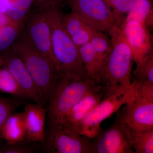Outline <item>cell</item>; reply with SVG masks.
Returning <instances> with one entry per match:
<instances>
[{"label":"cell","instance_id":"32","mask_svg":"<svg viewBox=\"0 0 153 153\" xmlns=\"http://www.w3.org/2000/svg\"><path fill=\"white\" fill-rule=\"evenodd\" d=\"M11 24L7 15L0 12V28Z\"/></svg>","mask_w":153,"mask_h":153},{"label":"cell","instance_id":"28","mask_svg":"<svg viewBox=\"0 0 153 153\" xmlns=\"http://www.w3.org/2000/svg\"><path fill=\"white\" fill-rule=\"evenodd\" d=\"M96 30L91 26H88L71 36V39L76 47L79 48L90 43Z\"/></svg>","mask_w":153,"mask_h":153},{"label":"cell","instance_id":"12","mask_svg":"<svg viewBox=\"0 0 153 153\" xmlns=\"http://www.w3.org/2000/svg\"><path fill=\"white\" fill-rule=\"evenodd\" d=\"M3 52L1 57L3 64L13 76L25 97L42 105L37 88L22 60L10 47Z\"/></svg>","mask_w":153,"mask_h":153},{"label":"cell","instance_id":"34","mask_svg":"<svg viewBox=\"0 0 153 153\" xmlns=\"http://www.w3.org/2000/svg\"></svg>","mask_w":153,"mask_h":153},{"label":"cell","instance_id":"30","mask_svg":"<svg viewBox=\"0 0 153 153\" xmlns=\"http://www.w3.org/2000/svg\"><path fill=\"white\" fill-rule=\"evenodd\" d=\"M41 2L44 3L46 4L51 7H57L60 8L63 7L64 4V0H40Z\"/></svg>","mask_w":153,"mask_h":153},{"label":"cell","instance_id":"6","mask_svg":"<svg viewBox=\"0 0 153 153\" xmlns=\"http://www.w3.org/2000/svg\"><path fill=\"white\" fill-rule=\"evenodd\" d=\"M23 23L24 28L22 35L38 51L46 56L60 72L52 52L51 33L45 4L36 1Z\"/></svg>","mask_w":153,"mask_h":153},{"label":"cell","instance_id":"26","mask_svg":"<svg viewBox=\"0 0 153 153\" xmlns=\"http://www.w3.org/2000/svg\"><path fill=\"white\" fill-rule=\"evenodd\" d=\"M133 95L153 102V83L141 82L132 79Z\"/></svg>","mask_w":153,"mask_h":153},{"label":"cell","instance_id":"22","mask_svg":"<svg viewBox=\"0 0 153 153\" xmlns=\"http://www.w3.org/2000/svg\"><path fill=\"white\" fill-rule=\"evenodd\" d=\"M132 79L141 82L153 83V55L143 60L132 71Z\"/></svg>","mask_w":153,"mask_h":153},{"label":"cell","instance_id":"27","mask_svg":"<svg viewBox=\"0 0 153 153\" xmlns=\"http://www.w3.org/2000/svg\"><path fill=\"white\" fill-rule=\"evenodd\" d=\"M16 100L0 96V134L4 124L19 104Z\"/></svg>","mask_w":153,"mask_h":153},{"label":"cell","instance_id":"1","mask_svg":"<svg viewBox=\"0 0 153 153\" xmlns=\"http://www.w3.org/2000/svg\"><path fill=\"white\" fill-rule=\"evenodd\" d=\"M112 49L96 83L104 94L125 88L132 87V68L134 63L131 49L121 28L115 24L107 32Z\"/></svg>","mask_w":153,"mask_h":153},{"label":"cell","instance_id":"23","mask_svg":"<svg viewBox=\"0 0 153 153\" xmlns=\"http://www.w3.org/2000/svg\"><path fill=\"white\" fill-rule=\"evenodd\" d=\"M0 91L26 98L13 76L6 68L0 69Z\"/></svg>","mask_w":153,"mask_h":153},{"label":"cell","instance_id":"8","mask_svg":"<svg viewBox=\"0 0 153 153\" xmlns=\"http://www.w3.org/2000/svg\"><path fill=\"white\" fill-rule=\"evenodd\" d=\"M44 152L92 153V138L68 133L59 125H47Z\"/></svg>","mask_w":153,"mask_h":153},{"label":"cell","instance_id":"15","mask_svg":"<svg viewBox=\"0 0 153 153\" xmlns=\"http://www.w3.org/2000/svg\"><path fill=\"white\" fill-rule=\"evenodd\" d=\"M26 130L23 113L12 114L4 124L0 134L6 143L14 144L25 141Z\"/></svg>","mask_w":153,"mask_h":153},{"label":"cell","instance_id":"14","mask_svg":"<svg viewBox=\"0 0 153 153\" xmlns=\"http://www.w3.org/2000/svg\"><path fill=\"white\" fill-rule=\"evenodd\" d=\"M27 143H43L46 136L45 123L47 108L42 105L28 104L22 112Z\"/></svg>","mask_w":153,"mask_h":153},{"label":"cell","instance_id":"20","mask_svg":"<svg viewBox=\"0 0 153 153\" xmlns=\"http://www.w3.org/2000/svg\"><path fill=\"white\" fill-rule=\"evenodd\" d=\"M78 48L88 77L96 82L99 73L98 67L95 52L91 44L89 43Z\"/></svg>","mask_w":153,"mask_h":153},{"label":"cell","instance_id":"33","mask_svg":"<svg viewBox=\"0 0 153 153\" xmlns=\"http://www.w3.org/2000/svg\"><path fill=\"white\" fill-rule=\"evenodd\" d=\"M2 64H3L2 59L1 57H0V66H1Z\"/></svg>","mask_w":153,"mask_h":153},{"label":"cell","instance_id":"9","mask_svg":"<svg viewBox=\"0 0 153 153\" xmlns=\"http://www.w3.org/2000/svg\"><path fill=\"white\" fill-rule=\"evenodd\" d=\"M92 153H135L125 126L117 117L92 138Z\"/></svg>","mask_w":153,"mask_h":153},{"label":"cell","instance_id":"17","mask_svg":"<svg viewBox=\"0 0 153 153\" xmlns=\"http://www.w3.org/2000/svg\"><path fill=\"white\" fill-rule=\"evenodd\" d=\"M90 43L96 56L99 74L104 66L111 52L112 43L109 37L107 36L103 32L97 30L94 34Z\"/></svg>","mask_w":153,"mask_h":153},{"label":"cell","instance_id":"2","mask_svg":"<svg viewBox=\"0 0 153 153\" xmlns=\"http://www.w3.org/2000/svg\"><path fill=\"white\" fill-rule=\"evenodd\" d=\"M45 7L51 33L52 52L61 75L67 74L80 79L88 78L80 58L79 48L63 26V14L60 8L46 4Z\"/></svg>","mask_w":153,"mask_h":153},{"label":"cell","instance_id":"4","mask_svg":"<svg viewBox=\"0 0 153 153\" xmlns=\"http://www.w3.org/2000/svg\"><path fill=\"white\" fill-rule=\"evenodd\" d=\"M97 86L89 78L61 75L48 102L47 125H60L72 107Z\"/></svg>","mask_w":153,"mask_h":153},{"label":"cell","instance_id":"3","mask_svg":"<svg viewBox=\"0 0 153 153\" xmlns=\"http://www.w3.org/2000/svg\"><path fill=\"white\" fill-rule=\"evenodd\" d=\"M10 47L27 69L38 91L41 104L48 103L61 73L23 35Z\"/></svg>","mask_w":153,"mask_h":153},{"label":"cell","instance_id":"18","mask_svg":"<svg viewBox=\"0 0 153 153\" xmlns=\"http://www.w3.org/2000/svg\"><path fill=\"white\" fill-rule=\"evenodd\" d=\"M152 0H135L124 22L135 21L146 27L152 26Z\"/></svg>","mask_w":153,"mask_h":153},{"label":"cell","instance_id":"13","mask_svg":"<svg viewBox=\"0 0 153 153\" xmlns=\"http://www.w3.org/2000/svg\"><path fill=\"white\" fill-rule=\"evenodd\" d=\"M104 95V91L98 85L95 89L85 96L67 113L59 125L61 128L68 133L79 135V128L82 120Z\"/></svg>","mask_w":153,"mask_h":153},{"label":"cell","instance_id":"5","mask_svg":"<svg viewBox=\"0 0 153 153\" xmlns=\"http://www.w3.org/2000/svg\"><path fill=\"white\" fill-rule=\"evenodd\" d=\"M133 96L132 85L129 88H120L105 94L86 115L80 125L79 134L92 138L101 129L103 121L117 112Z\"/></svg>","mask_w":153,"mask_h":153},{"label":"cell","instance_id":"31","mask_svg":"<svg viewBox=\"0 0 153 153\" xmlns=\"http://www.w3.org/2000/svg\"><path fill=\"white\" fill-rule=\"evenodd\" d=\"M11 2V0H0V12L7 13Z\"/></svg>","mask_w":153,"mask_h":153},{"label":"cell","instance_id":"7","mask_svg":"<svg viewBox=\"0 0 153 153\" xmlns=\"http://www.w3.org/2000/svg\"><path fill=\"white\" fill-rule=\"evenodd\" d=\"M71 9L86 24L102 32H107L116 21L112 11L103 0H64Z\"/></svg>","mask_w":153,"mask_h":153},{"label":"cell","instance_id":"16","mask_svg":"<svg viewBox=\"0 0 153 153\" xmlns=\"http://www.w3.org/2000/svg\"><path fill=\"white\" fill-rule=\"evenodd\" d=\"M126 129L135 153H153V128L141 130L127 128Z\"/></svg>","mask_w":153,"mask_h":153},{"label":"cell","instance_id":"24","mask_svg":"<svg viewBox=\"0 0 153 153\" xmlns=\"http://www.w3.org/2000/svg\"><path fill=\"white\" fill-rule=\"evenodd\" d=\"M62 22L65 30L70 36L89 26L80 17L72 12L63 15Z\"/></svg>","mask_w":153,"mask_h":153},{"label":"cell","instance_id":"25","mask_svg":"<svg viewBox=\"0 0 153 153\" xmlns=\"http://www.w3.org/2000/svg\"><path fill=\"white\" fill-rule=\"evenodd\" d=\"M19 28L12 24L0 28V51L8 49L16 41Z\"/></svg>","mask_w":153,"mask_h":153},{"label":"cell","instance_id":"10","mask_svg":"<svg viewBox=\"0 0 153 153\" xmlns=\"http://www.w3.org/2000/svg\"><path fill=\"white\" fill-rule=\"evenodd\" d=\"M117 117L127 128H153V102L133 96Z\"/></svg>","mask_w":153,"mask_h":153},{"label":"cell","instance_id":"21","mask_svg":"<svg viewBox=\"0 0 153 153\" xmlns=\"http://www.w3.org/2000/svg\"><path fill=\"white\" fill-rule=\"evenodd\" d=\"M114 15L117 24L120 27L126 16L132 7L135 0H103Z\"/></svg>","mask_w":153,"mask_h":153},{"label":"cell","instance_id":"29","mask_svg":"<svg viewBox=\"0 0 153 153\" xmlns=\"http://www.w3.org/2000/svg\"><path fill=\"white\" fill-rule=\"evenodd\" d=\"M35 151L34 148L23 143L14 144L6 143L0 145V153H33Z\"/></svg>","mask_w":153,"mask_h":153},{"label":"cell","instance_id":"11","mask_svg":"<svg viewBox=\"0 0 153 153\" xmlns=\"http://www.w3.org/2000/svg\"><path fill=\"white\" fill-rule=\"evenodd\" d=\"M120 27L131 49L136 65L153 54L152 36L145 24L128 21L124 22Z\"/></svg>","mask_w":153,"mask_h":153},{"label":"cell","instance_id":"19","mask_svg":"<svg viewBox=\"0 0 153 153\" xmlns=\"http://www.w3.org/2000/svg\"><path fill=\"white\" fill-rule=\"evenodd\" d=\"M36 1L40 0H15L11 2L7 13L11 24L20 27Z\"/></svg>","mask_w":153,"mask_h":153}]
</instances>
